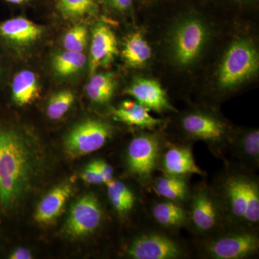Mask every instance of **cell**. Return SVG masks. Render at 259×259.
Instances as JSON below:
<instances>
[{"label": "cell", "instance_id": "1", "mask_svg": "<svg viewBox=\"0 0 259 259\" xmlns=\"http://www.w3.org/2000/svg\"><path fill=\"white\" fill-rule=\"evenodd\" d=\"M40 146L17 130L0 128V204L11 209L30 192L42 170Z\"/></svg>", "mask_w": 259, "mask_h": 259}, {"label": "cell", "instance_id": "2", "mask_svg": "<svg viewBox=\"0 0 259 259\" xmlns=\"http://www.w3.org/2000/svg\"><path fill=\"white\" fill-rule=\"evenodd\" d=\"M210 183L227 226L259 230V177L254 171L226 160Z\"/></svg>", "mask_w": 259, "mask_h": 259}, {"label": "cell", "instance_id": "3", "mask_svg": "<svg viewBox=\"0 0 259 259\" xmlns=\"http://www.w3.org/2000/svg\"><path fill=\"white\" fill-rule=\"evenodd\" d=\"M234 129L215 110L193 108L179 116L177 140L191 144L203 142L214 157L225 161Z\"/></svg>", "mask_w": 259, "mask_h": 259}, {"label": "cell", "instance_id": "4", "mask_svg": "<svg viewBox=\"0 0 259 259\" xmlns=\"http://www.w3.org/2000/svg\"><path fill=\"white\" fill-rule=\"evenodd\" d=\"M193 255L203 259H252L259 255V230L226 227L203 238H195Z\"/></svg>", "mask_w": 259, "mask_h": 259}, {"label": "cell", "instance_id": "5", "mask_svg": "<svg viewBox=\"0 0 259 259\" xmlns=\"http://www.w3.org/2000/svg\"><path fill=\"white\" fill-rule=\"evenodd\" d=\"M166 135L162 131L139 129L125 148L124 164L127 175L147 193L157 175L158 161Z\"/></svg>", "mask_w": 259, "mask_h": 259}, {"label": "cell", "instance_id": "6", "mask_svg": "<svg viewBox=\"0 0 259 259\" xmlns=\"http://www.w3.org/2000/svg\"><path fill=\"white\" fill-rule=\"evenodd\" d=\"M123 255L131 259H185L191 258L193 251L178 235L160 229L147 219L144 228L126 245Z\"/></svg>", "mask_w": 259, "mask_h": 259}, {"label": "cell", "instance_id": "7", "mask_svg": "<svg viewBox=\"0 0 259 259\" xmlns=\"http://www.w3.org/2000/svg\"><path fill=\"white\" fill-rule=\"evenodd\" d=\"M258 69V53L253 42L237 39L230 44L218 66L216 89L221 94L231 93L253 79Z\"/></svg>", "mask_w": 259, "mask_h": 259}, {"label": "cell", "instance_id": "8", "mask_svg": "<svg viewBox=\"0 0 259 259\" xmlns=\"http://www.w3.org/2000/svg\"><path fill=\"white\" fill-rule=\"evenodd\" d=\"M185 207L186 229L195 238H206L228 227L217 197L205 179L192 185Z\"/></svg>", "mask_w": 259, "mask_h": 259}, {"label": "cell", "instance_id": "9", "mask_svg": "<svg viewBox=\"0 0 259 259\" xmlns=\"http://www.w3.org/2000/svg\"><path fill=\"white\" fill-rule=\"evenodd\" d=\"M209 30L202 19L190 15L179 20L172 28L168 42L174 64L187 68L200 59L207 47Z\"/></svg>", "mask_w": 259, "mask_h": 259}, {"label": "cell", "instance_id": "10", "mask_svg": "<svg viewBox=\"0 0 259 259\" xmlns=\"http://www.w3.org/2000/svg\"><path fill=\"white\" fill-rule=\"evenodd\" d=\"M114 127L101 119H88L75 126L64 141V150L71 158H78L102 149L113 139Z\"/></svg>", "mask_w": 259, "mask_h": 259}, {"label": "cell", "instance_id": "11", "mask_svg": "<svg viewBox=\"0 0 259 259\" xmlns=\"http://www.w3.org/2000/svg\"><path fill=\"white\" fill-rule=\"evenodd\" d=\"M105 211L94 193L84 194L73 204L66 223L70 236L81 238L95 234L103 226Z\"/></svg>", "mask_w": 259, "mask_h": 259}, {"label": "cell", "instance_id": "12", "mask_svg": "<svg viewBox=\"0 0 259 259\" xmlns=\"http://www.w3.org/2000/svg\"><path fill=\"white\" fill-rule=\"evenodd\" d=\"M192 146L193 144L171 139L166 136L160 153L158 172L177 176L207 177L196 163Z\"/></svg>", "mask_w": 259, "mask_h": 259}, {"label": "cell", "instance_id": "13", "mask_svg": "<svg viewBox=\"0 0 259 259\" xmlns=\"http://www.w3.org/2000/svg\"><path fill=\"white\" fill-rule=\"evenodd\" d=\"M146 202L148 221L155 226L174 235H179L187 226V212L185 205L155 196Z\"/></svg>", "mask_w": 259, "mask_h": 259}, {"label": "cell", "instance_id": "14", "mask_svg": "<svg viewBox=\"0 0 259 259\" xmlns=\"http://www.w3.org/2000/svg\"><path fill=\"white\" fill-rule=\"evenodd\" d=\"M107 195L112 208L120 219L130 218L136 211L146 212L147 193L143 188L136 190L125 181L114 178L106 185Z\"/></svg>", "mask_w": 259, "mask_h": 259}, {"label": "cell", "instance_id": "15", "mask_svg": "<svg viewBox=\"0 0 259 259\" xmlns=\"http://www.w3.org/2000/svg\"><path fill=\"white\" fill-rule=\"evenodd\" d=\"M125 93L150 111L158 114L178 112L172 105L164 89L156 80L146 77L135 78L126 89Z\"/></svg>", "mask_w": 259, "mask_h": 259}, {"label": "cell", "instance_id": "16", "mask_svg": "<svg viewBox=\"0 0 259 259\" xmlns=\"http://www.w3.org/2000/svg\"><path fill=\"white\" fill-rule=\"evenodd\" d=\"M231 159L238 164L256 171L259 168V130L235 127L228 146Z\"/></svg>", "mask_w": 259, "mask_h": 259}, {"label": "cell", "instance_id": "17", "mask_svg": "<svg viewBox=\"0 0 259 259\" xmlns=\"http://www.w3.org/2000/svg\"><path fill=\"white\" fill-rule=\"evenodd\" d=\"M118 54L115 33L105 24L100 23L94 29L90 46V71L92 75L100 67L112 64Z\"/></svg>", "mask_w": 259, "mask_h": 259}, {"label": "cell", "instance_id": "18", "mask_svg": "<svg viewBox=\"0 0 259 259\" xmlns=\"http://www.w3.org/2000/svg\"><path fill=\"white\" fill-rule=\"evenodd\" d=\"M114 120L141 130L159 131L168 123L166 119L156 118L150 110L135 100H125L112 109Z\"/></svg>", "mask_w": 259, "mask_h": 259}, {"label": "cell", "instance_id": "19", "mask_svg": "<svg viewBox=\"0 0 259 259\" xmlns=\"http://www.w3.org/2000/svg\"><path fill=\"white\" fill-rule=\"evenodd\" d=\"M191 177L160 173L154 177L148 194L186 206L192 185Z\"/></svg>", "mask_w": 259, "mask_h": 259}, {"label": "cell", "instance_id": "20", "mask_svg": "<svg viewBox=\"0 0 259 259\" xmlns=\"http://www.w3.org/2000/svg\"><path fill=\"white\" fill-rule=\"evenodd\" d=\"M72 191V186L69 183L61 184L52 189L37 205L35 221L40 224L54 222L62 212Z\"/></svg>", "mask_w": 259, "mask_h": 259}, {"label": "cell", "instance_id": "21", "mask_svg": "<svg viewBox=\"0 0 259 259\" xmlns=\"http://www.w3.org/2000/svg\"><path fill=\"white\" fill-rule=\"evenodd\" d=\"M41 27L23 17L10 19L0 25V35L10 41L27 45L40 37Z\"/></svg>", "mask_w": 259, "mask_h": 259}, {"label": "cell", "instance_id": "22", "mask_svg": "<svg viewBox=\"0 0 259 259\" xmlns=\"http://www.w3.org/2000/svg\"><path fill=\"white\" fill-rule=\"evenodd\" d=\"M122 55L126 64L131 68L141 69L148 64L152 51L142 31L130 34L125 39Z\"/></svg>", "mask_w": 259, "mask_h": 259}, {"label": "cell", "instance_id": "23", "mask_svg": "<svg viewBox=\"0 0 259 259\" xmlns=\"http://www.w3.org/2000/svg\"><path fill=\"white\" fill-rule=\"evenodd\" d=\"M39 83L36 75L29 70L18 73L12 83L13 101L20 106L28 105L39 95Z\"/></svg>", "mask_w": 259, "mask_h": 259}, {"label": "cell", "instance_id": "24", "mask_svg": "<svg viewBox=\"0 0 259 259\" xmlns=\"http://www.w3.org/2000/svg\"><path fill=\"white\" fill-rule=\"evenodd\" d=\"M115 89V76L111 73H100L93 75L85 90L92 102L104 105L111 100Z\"/></svg>", "mask_w": 259, "mask_h": 259}, {"label": "cell", "instance_id": "25", "mask_svg": "<svg viewBox=\"0 0 259 259\" xmlns=\"http://www.w3.org/2000/svg\"><path fill=\"white\" fill-rule=\"evenodd\" d=\"M87 63V57L83 52L65 51L54 58L53 66L60 76L74 74L82 69Z\"/></svg>", "mask_w": 259, "mask_h": 259}, {"label": "cell", "instance_id": "26", "mask_svg": "<svg viewBox=\"0 0 259 259\" xmlns=\"http://www.w3.org/2000/svg\"><path fill=\"white\" fill-rule=\"evenodd\" d=\"M56 6L64 18H78L91 13L96 0H57Z\"/></svg>", "mask_w": 259, "mask_h": 259}, {"label": "cell", "instance_id": "27", "mask_svg": "<svg viewBox=\"0 0 259 259\" xmlns=\"http://www.w3.org/2000/svg\"><path fill=\"white\" fill-rule=\"evenodd\" d=\"M74 101V95L69 90L56 93L51 97L48 104L47 115L51 120H59L69 111Z\"/></svg>", "mask_w": 259, "mask_h": 259}, {"label": "cell", "instance_id": "28", "mask_svg": "<svg viewBox=\"0 0 259 259\" xmlns=\"http://www.w3.org/2000/svg\"><path fill=\"white\" fill-rule=\"evenodd\" d=\"M88 36V30L83 25H76L70 29L63 40L65 50L83 52L86 48Z\"/></svg>", "mask_w": 259, "mask_h": 259}, {"label": "cell", "instance_id": "29", "mask_svg": "<svg viewBox=\"0 0 259 259\" xmlns=\"http://www.w3.org/2000/svg\"><path fill=\"white\" fill-rule=\"evenodd\" d=\"M81 178L83 182L92 185H105L103 178L100 175L98 168L95 164L94 161L90 162V163L85 167Z\"/></svg>", "mask_w": 259, "mask_h": 259}, {"label": "cell", "instance_id": "30", "mask_svg": "<svg viewBox=\"0 0 259 259\" xmlns=\"http://www.w3.org/2000/svg\"><path fill=\"white\" fill-rule=\"evenodd\" d=\"M94 163L96 165L97 168H98L99 171H100V175L103 178L104 182H105V185L109 182L113 180L114 179V168L112 166L111 164L108 163V162L105 161V160L99 159L94 160Z\"/></svg>", "mask_w": 259, "mask_h": 259}, {"label": "cell", "instance_id": "31", "mask_svg": "<svg viewBox=\"0 0 259 259\" xmlns=\"http://www.w3.org/2000/svg\"><path fill=\"white\" fill-rule=\"evenodd\" d=\"M105 4L116 11L124 13L128 11L133 5V0H103Z\"/></svg>", "mask_w": 259, "mask_h": 259}, {"label": "cell", "instance_id": "32", "mask_svg": "<svg viewBox=\"0 0 259 259\" xmlns=\"http://www.w3.org/2000/svg\"><path fill=\"white\" fill-rule=\"evenodd\" d=\"M31 252L25 248H16L10 253L9 258L10 259H31L32 258Z\"/></svg>", "mask_w": 259, "mask_h": 259}, {"label": "cell", "instance_id": "33", "mask_svg": "<svg viewBox=\"0 0 259 259\" xmlns=\"http://www.w3.org/2000/svg\"><path fill=\"white\" fill-rule=\"evenodd\" d=\"M5 1L11 3V4L21 5L24 4V3H28V2L30 1V0H5Z\"/></svg>", "mask_w": 259, "mask_h": 259}]
</instances>
